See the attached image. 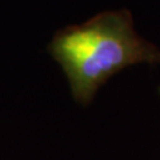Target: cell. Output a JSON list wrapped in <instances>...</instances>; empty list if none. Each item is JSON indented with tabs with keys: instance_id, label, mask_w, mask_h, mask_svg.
I'll list each match as a JSON object with an SVG mask.
<instances>
[{
	"instance_id": "cell-1",
	"label": "cell",
	"mask_w": 160,
	"mask_h": 160,
	"mask_svg": "<svg viewBox=\"0 0 160 160\" xmlns=\"http://www.w3.org/2000/svg\"><path fill=\"white\" fill-rule=\"evenodd\" d=\"M48 52L82 106H88L99 88L122 69L139 63L160 64V49L138 35L128 9L102 12L83 24L58 29Z\"/></svg>"
}]
</instances>
